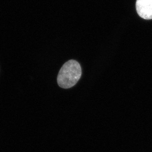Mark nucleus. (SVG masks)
<instances>
[{
    "mask_svg": "<svg viewBox=\"0 0 152 152\" xmlns=\"http://www.w3.org/2000/svg\"><path fill=\"white\" fill-rule=\"evenodd\" d=\"M82 75L80 64L75 60H70L65 63L58 75V84L63 89H69L77 83Z\"/></svg>",
    "mask_w": 152,
    "mask_h": 152,
    "instance_id": "nucleus-1",
    "label": "nucleus"
},
{
    "mask_svg": "<svg viewBox=\"0 0 152 152\" xmlns=\"http://www.w3.org/2000/svg\"><path fill=\"white\" fill-rule=\"evenodd\" d=\"M136 9L142 18L152 19V0H136Z\"/></svg>",
    "mask_w": 152,
    "mask_h": 152,
    "instance_id": "nucleus-2",
    "label": "nucleus"
}]
</instances>
